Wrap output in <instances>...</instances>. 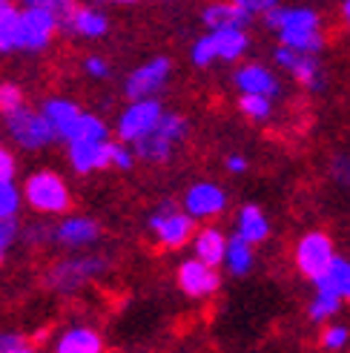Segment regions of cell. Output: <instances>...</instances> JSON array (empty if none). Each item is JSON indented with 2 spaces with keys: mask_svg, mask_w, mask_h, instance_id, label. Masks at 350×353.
Listing matches in <instances>:
<instances>
[{
  "mask_svg": "<svg viewBox=\"0 0 350 353\" xmlns=\"http://www.w3.org/2000/svg\"><path fill=\"white\" fill-rule=\"evenodd\" d=\"M187 58H189V63L196 66V69H209V66L218 61V55H216V43H213V38H209V32L198 34V38L192 41V46H189V52H187Z\"/></svg>",
  "mask_w": 350,
  "mask_h": 353,
  "instance_id": "1f68e13d",
  "label": "cell"
},
{
  "mask_svg": "<svg viewBox=\"0 0 350 353\" xmlns=\"http://www.w3.org/2000/svg\"><path fill=\"white\" fill-rule=\"evenodd\" d=\"M0 353H38V347H34L26 336H21V333L0 330Z\"/></svg>",
  "mask_w": 350,
  "mask_h": 353,
  "instance_id": "8d00e7d4",
  "label": "cell"
},
{
  "mask_svg": "<svg viewBox=\"0 0 350 353\" xmlns=\"http://www.w3.org/2000/svg\"><path fill=\"white\" fill-rule=\"evenodd\" d=\"M342 181L350 187V158H347V170H344V175H342Z\"/></svg>",
  "mask_w": 350,
  "mask_h": 353,
  "instance_id": "f6af8a7d",
  "label": "cell"
},
{
  "mask_svg": "<svg viewBox=\"0 0 350 353\" xmlns=\"http://www.w3.org/2000/svg\"><path fill=\"white\" fill-rule=\"evenodd\" d=\"M23 207V192L14 179H0V219H17Z\"/></svg>",
  "mask_w": 350,
  "mask_h": 353,
  "instance_id": "4dcf8cb0",
  "label": "cell"
},
{
  "mask_svg": "<svg viewBox=\"0 0 350 353\" xmlns=\"http://www.w3.org/2000/svg\"><path fill=\"white\" fill-rule=\"evenodd\" d=\"M21 241H26L29 247L52 244V224H46V221H34V224H29V227H21Z\"/></svg>",
  "mask_w": 350,
  "mask_h": 353,
  "instance_id": "74e56055",
  "label": "cell"
},
{
  "mask_svg": "<svg viewBox=\"0 0 350 353\" xmlns=\"http://www.w3.org/2000/svg\"><path fill=\"white\" fill-rule=\"evenodd\" d=\"M61 32L78 41H101L110 32V14L92 3H75V9L63 17Z\"/></svg>",
  "mask_w": 350,
  "mask_h": 353,
  "instance_id": "2e32d148",
  "label": "cell"
},
{
  "mask_svg": "<svg viewBox=\"0 0 350 353\" xmlns=\"http://www.w3.org/2000/svg\"><path fill=\"white\" fill-rule=\"evenodd\" d=\"M55 353H103V336L92 325H72L55 339Z\"/></svg>",
  "mask_w": 350,
  "mask_h": 353,
  "instance_id": "7402d4cb",
  "label": "cell"
},
{
  "mask_svg": "<svg viewBox=\"0 0 350 353\" xmlns=\"http://www.w3.org/2000/svg\"><path fill=\"white\" fill-rule=\"evenodd\" d=\"M81 69H83V75L92 78V81H107L112 75V63L103 55H86L81 61Z\"/></svg>",
  "mask_w": 350,
  "mask_h": 353,
  "instance_id": "f35d334b",
  "label": "cell"
},
{
  "mask_svg": "<svg viewBox=\"0 0 350 353\" xmlns=\"http://www.w3.org/2000/svg\"><path fill=\"white\" fill-rule=\"evenodd\" d=\"M233 86L238 95H265L278 101L285 95V83L278 78L276 66L261 63V61H241L233 72Z\"/></svg>",
  "mask_w": 350,
  "mask_h": 353,
  "instance_id": "5bb4252c",
  "label": "cell"
},
{
  "mask_svg": "<svg viewBox=\"0 0 350 353\" xmlns=\"http://www.w3.org/2000/svg\"><path fill=\"white\" fill-rule=\"evenodd\" d=\"M227 241H230V236H227L218 224H204L196 230V236H192L189 247H192V256L201 259L204 264H213V268H221L224 264V256H227Z\"/></svg>",
  "mask_w": 350,
  "mask_h": 353,
  "instance_id": "d6986e66",
  "label": "cell"
},
{
  "mask_svg": "<svg viewBox=\"0 0 350 353\" xmlns=\"http://www.w3.org/2000/svg\"><path fill=\"white\" fill-rule=\"evenodd\" d=\"M238 112L253 123H267L276 112V101L265 95H238Z\"/></svg>",
  "mask_w": 350,
  "mask_h": 353,
  "instance_id": "f1b7e54d",
  "label": "cell"
},
{
  "mask_svg": "<svg viewBox=\"0 0 350 353\" xmlns=\"http://www.w3.org/2000/svg\"><path fill=\"white\" fill-rule=\"evenodd\" d=\"M21 192H23V204L34 216L61 219L72 210V190L55 170H34L32 175H26Z\"/></svg>",
  "mask_w": 350,
  "mask_h": 353,
  "instance_id": "3957f363",
  "label": "cell"
},
{
  "mask_svg": "<svg viewBox=\"0 0 350 353\" xmlns=\"http://www.w3.org/2000/svg\"><path fill=\"white\" fill-rule=\"evenodd\" d=\"M3 132L9 135V141L23 150V152H41L46 147L55 144V132H52L49 121L43 118L41 110L29 107V103H23L21 110H14L9 115H3Z\"/></svg>",
  "mask_w": 350,
  "mask_h": 353,
  "instance_id": "8992f818",
  "label": "cell"
},
{
  "mask_svg": "<svg viewBox=\"0 0 350 353\" xmlns=\"http://www.w3.org/2000/svg\"><path fill=\"white\" fill-rule=\"evenodd\" d=\"M101 241V224L92 216L81 213H66L52 224V244H58L61 250H90Z\"/></svg>",
  "mask_w": 350,
  "mask_h": 353,
  "instance_id": "4fadbf2b",
  "label": "cell"
},
{
  "mask_svg": "<svg viewBox=\"0 0 350 353\" xmlns=\"http://www.w3.org/2000/svg\"><path fill=\"white\" fill-rule=\"evenodd\" d=\"M23 103H26V95L21 90V83H12V81L0 83V118L14 112V110H21Z\"/></svg>",
  "mask_w": 350,
  "mask_h": 353,
  "instance_id": "836d02e7",
  "label": "cell"
},
{
  "mask_svg": "<svg viewBox=\"0 0 350 353\" xmlns=\"http://www.w3.org/2000/svg\"><path fill=\"white\" fill-rule=\"evenodd\" d=\"M181 207H184V213L192 216L196 221H216L227 213V207H230V196H227V190L218 184V181H192L187 190H184V196H181Z\"/></svg>",
  "mask_w": 350,
  "mask_h": 353,
  "instance_id": "8fae6325",
  "label": "cell"
},
{
  "mask_svg": "<svg viewBox=\"0 0 350 353\" xmlns=\"http://www.w3.org/2000/svg\"><path fill=\"white\" fill-rule=\"evenodd\" d=\"M175 285L192 302H204V299L216 296L221 290V273L213 264H204L201 259L189 256L178 261V268H175Z\"/></svg>",
  "mask_w": 350,
  "mask_h": 353,
  "instance_id": "7c38bea8",
  "label": "cell"
},
{
  "mask_svg": "<svg viewBox=\"0 0 350 353\" xmlns=\"http://www.w3.org/2000/svg\"><path fill=\"white\" fill-rule=\"evenodd\" d=\"M339 17H342V26L347 29L350 34V0H342V6H339Z\"/></svg>",
  "mask_w": 350,
  "mask_h": 353,
  "instance_id": "b9f144b4",
  "label": "cell"
},
{
  "mask_svg": "<svg viewBox=\"0 0 350 353\" xmlns=\"http://www.w3.org/2000/svg\"><path fill=\"white\" fill-rule=\"evenodd\" d=\"M135 164H138L135 147H132V144H124V141H118V138H112V144H110V167L127 172V170H132Z\"/></svg>",
  "mask_w": 350,
  "mask_h": 353,
  "instance_id": "d6a6232c",
  "label": "cell"
},
{
  "mask_svg": "<svg viewBox=\"0 0 350 353\" xmlns=\"http://www.w3.org/2000/svg\"><path fill=\"white\" fill-rule=\"evenodd\" d=\"M110 270V259L101 253H75V256H63L58 259L52 268L46 270V288L52 293L61 296H72L83 290L86 285H92L101 276H107Z\"/></svg>",
  "mask_w": 350,
  "mask_h": 353,
  "instance_id": "277c9868",
  "label": "cell"
},
{
  "mask_svg": "<svg viewBox=\"0 0 350 353\" xmlns=\"http://www.w3.org/2000/svg\"><path fill=\"white\" fill-rule=\"evenodd\" d=\"M189 130H192V123L184 112L178 110H167L158 121V127H155L147 138H141L135 144V155H138V161H144V164H152V167H164L169 164L175 155H178V150L187 144V138H189Z\"/></svg>",
  "mask_w": 350,
  "mask_h": 353,
  "instance_id": "7a4b0ae2",
  "label": "cell"
},
{
  "mask_svg": "<svg viewBox=\"0 0 350 353\" xmlns=\"http://www.w3.org/2000/svg\"><path fill=\"white\" fill-rule=\"evenodd\" d=\"M273 66L282 69L293 83H299L310 95H322L327 90V69L319 55H307V52H296L278 43L273 49Z\"/></svg>",
  "mask_w": 350,
  "mask_h": 353,
  "instance_id": "52a82bcc",
  "label": "cell"
},
{
  "mask_svg": "<svg viewBox=\"0 0 350 353\" xmlns=\"http://www.w3.org/2000/svg\"><path fill=\"white\" fill-rule=\"evenodd\" d=\"M342 299L330 290V288H322V285H313V296L307 302V319L313 325H327L333 322L336 316L342 313Z\"/></svg>",
  "mask_w": 350,
  "mask_h": 353,
  "instance_id": "d4e9b609",
  "label": "cell"
},
{
  "mask_svg": "<svg viewBox=\"0 0 350 353\" xmlns=\"http://www.w3.org/2000/svg\"><path fill=\"white\" fill-rule=\"evenodd\" d=\"M172 81V61L167 55H152L138 63L124 78V98L141 101V98H161V92Z\"/></svg>",
  "mask_w": 350,
  "mask_h": 353,
  "instance_id": "30bf717a",
  "label": "cell"
},
{
  "mask_svg": "<svg viewBox=\"0 0 350 353\" xmlns=\"http://www.w3.org/2000/svg\"><path fill=\"white\" fill-rule=\"evenodd\" d=\"M233 3L250 17V21H258L267 12H273L276 6H282V0H233Z\"/></svg>",
  "mask_w": 350,
  "mask_h": 353,
  "instance_id": "ab89813d",
  "label": "cell"
},
{
  "mask_svg": "<svg viewBox=\"0 0 350 353\" xmlns=\"http://www.w3.org/2000/svg\"><path fill=\"white\" fill-rule=\"evenodd\" d=\"M336 244L325 230H307L299 236L293 247V264L307 281H316L330 270V264L336 259Z\"/></svg>",
  "mask_w": 350,
  "mask_h": 353,
  "instance_id": "9c48e42d",
  "label": "cell"
},
{
  "mask_svg": "<svg viewBox=\"0 0 350 353\" xmlns=\"http://www.w3.org/2000/svg\"><path fill=\"white\" fill-rule=\"evenodd\" d=\"M319 345H322L325 353H347L350 350V325H344V322L322 325Z\"/></svg>",
  "mask_w": 350,
  "mask_h": 353,
  "instance_id": "f546056e",
  "label": "cell"
},
{
  "mask_svg": "<svg viewBox=\"0 0 350 353\" xmlns=\"http://www.w3.org/2000/svg\"><path fill=\"white\" fill-rule=\"evenodd\" d=\"M41 112L49 121V127H52V132H55V138L66 144L69 135L75 132L81 115H83V107H81L78 101H72V98L55 95V98H46L41 103Z\"/></svg>",
  "mask_w": 350,
  "mask_h": 353,
  "instance_id": "ac0fdd59",
  "label": "cell"
},
{
  "mask_svg": "<svg viewBox=\"0 0 350 353\" xmlns=\"http://www.w3.org/2000/svg\"><path fill=\"white\" fill-rule=\"evenodd\" d=\"M164 103L161 98H141V101H127L124 110L115 118V138L124 144H138L141 138H147L164 115Z\"/></svg>",
  "mask_w": 350,
  "mask_h": 353,
  "instance_id": "ba28073f",
  "label": "cell"
},
{
  "mask_svg": "<svg viewBox=\"0 0 350 353\" xmlns=\"http://www.w3.org/2000/svg\"><path fill=\"white\" fill-rule=\"evenodd\" d=\"M201 23L207 32H213V29H227V26H247L250 29L253 21L233 0H213V3H207L201 9Z\"/></svg>",
  "mask_w": 350,
  "mask_h": 353,
  "instance_id": "603a6c76",
  "label": "cell"
},
{
  "mask_svg": "<svg viewBox=\"0 0 350 353\" xmlns=\"http://www.w3.org/2000/svg\"><path fill=\"white\" fill-rule=\"evenodd\" d=\"M78 0H17V6H23V9H43L49 14H55L58 21L63 23V17L75 9Z\"/></svg>",
  "mask_w": 350,
  "mask_h": 353,
  "instance_id": "e575fe53",
  "label": "cell"
},
{
  "mask_svg": "<svg viewBox=\"0 0 350 353\" xmlns=\"http://www.w3.org/2000/svg\"><path fill=\"white\" fill-rule=\"evenodd\" d=\"M110 138H112L110 123L103 121L101 115L86 112V110H83V115H81V121H78L75 132L69 135V141H110ZM69 141H66V144H69Z\"/></svg>",
  "mask_w": 350,
  "mask_h": 353,
  "instance_id": "83f0119b",
  "label": "cell"
},
{
  "mask_svg": "<svg viewBox=\"0 0 350 353\" xmlns=\"http://www.w3.org/2000/svg\"><path fill=\"white\" fill-rule=\"evenodd\" d=\"M224 170L230 172V175H244L250 170V158L244 155V152H227L224 155Z\"/></svg>",
  "mask_w": 350,
  "mask_h": 353,
  "instance_id": "60d3db41",
  "label": "cell"
},
{
  "mask_svg": "<svg viewBox=\"0 0 350 353\" xmlns=\"http://www.w3.org/2000/svg\"><path fill=\"white\" fill-rule=\"evenodd\" d=\"M270 230H273L270 219L258 204H241L238 207V213L233 219V236H238L244 241H250L253 247H258V244H265L270 239Z\"/></svg>",
  "mask_w": 350,
  "mask_h": 353,
  "instance_id": "ffe728a7",
  "label": "cell"
},
{
  "mask_svg": "<svg viewBox=\"0 0 350 353\" xmlns=\"http://www.w3.org/2000/svg\"><path fill=\"white\" fill-rule=\"evenodd\" d=\"M347 353H350V350H347Z\"/></svg>",
  "mask_w": 350,
  "mask_h": 353,
  "instance_id": "bcb514c9",
  "label": "cell"
},
{
  "mask_svg": "<svg viewBox=\"0 0 350 353\" xmlns=\"http://www.w3.org/2000/svg\"><path fill=\"white\" fill-rule=\"evenodd\" d=\"M110 141H69L66 161L78 175H90L98 170H110Z\"/></svg>",
  "mask_w": 350,
  "mask_h": 353,
  "instance_id": "e0dca14e",
  "label": "cell"
},
{
  "mask_svg": "<svg viewBox=\"0 0 350 353\" xmlns=\"http://www.w3.org/2000/svg\"><path fill=\"white\" fill-rule=\"evenodd\" d=\"M221 268L230 273L233 279L250 276L253 268H256V247L250 241L238 239V236H230V241H227V256H224Z\"/></svg>",
  "mask_w": 350,
  "mask_h": 353,
  "instance_id": "cb8c5ba5",
  "label": "cell"
},
{
  "mask_svg": "<svg viewBox=\"0 0 350 353\" xmlns=\"http://www.w3.org/2000/svg\"><path fill=\"white\" fill-rule=\"evenodd\" d=\"M58 32H61V21L55 14L21 6V52H29V55L46 52L52 41L58 38Z\"/></svg>",
  "mask_w": 350,
  "mask_h": 353,
  "instance_id": "9a60e30c",
  "label": "cell"
},
{
  "mask_svg": "<svg viewBox=\"0 0 350 353\" xmlns=\"http://www.w3.org/2000/svg\"><path fill=\"white\" fill-rule=\"evenodd\" d=\"M21 241V224L17 219H0V264L6 261V256L12 253V247Z\"/></svg>",
  "mask_w": 350,
  "mask_h": 353,
  "instance_id": "d590c367",
  "label": "cell"
},
{
  "mask_svg": "<svg viewBox=\"0 0 350 353\" xmlns=\"http://www.w3.org/2000/svg\"><path fill=\"white\" fill-rule=\"evenodd\" d=\"M107 3H121V6H132V3H138V0H107Z\"/></svg>",
  "mask_w": 350,
  "mask_h": 353,
  "instance_id": "ee69618b",
  "label": "cell"
},
{
  "mask_svg": "<svg viewBox=\"0 0 350 353\" xmlns=\"http://www.w3.org/2000/svg\"><path fill=\"white\" fill-rule=\"evenodd\" d=\"M147 230L155 239V244L164 247V250H181L196 236L198 221L187 216L181 204L167 199L152 207V213L147 216Z\"/></svg>",
  "mask_w": 350,
  "mask_h": 353,
  "instance_id": "5b68a950",
  "label": "cell"
},
{
  "mask_svg": "<svg viewBox=\"0 0 350 353\" xmlns=\"http://www.w3.org/2000/svg\"><path fill=\"white\" fill-rule=\"evenodd\" d=\"M310 285H322V288H330L344 305H350V259L344 256H336L333 264H330V270L325 276H319L316 281H310Z\"/></svg>",
  "mask_w": 350,
  "mask_h": 353,
  "instance_id": "484cf974",
  "label": "cell"
},
{
  "mask_svg": "<svg viewBox=\"0 0 350 353\" xmlns=\"http://www.w3.org/2000/svg\"><path fill=\"white\" fill-rule=\"evenodd\" d=\"M21 52V6H12L0 14V55Z\"/></svg>",
  "mask_w": 350,
  "mask_h": 353,
  "instance_id": "4316f807",
  "label": "cell"
},
{
  "mask_svg": "<svg viewBox=\"0 0 350 353\" xmlns=\"http://www.w3.org/2000/svg\"><path fill=\"white\" fill-rule=\"evenodd\" d=\"M209 38L216 43V55L224 63H241L247 58V52L253 46L247 26H227V29H213Z\"/></svg>",
  "mask_w": 350,
  "mask_h": 353,
  "instance_id": "44dd1931",
  "label": "cell"
},
{
  "mask_svg": "<svg viewBox=\"0 0 350 353\" xmlns=\"http://www.w3.org/2000/svg\"><path fill=\"white\" fill-rule=\"evenodd\" d=\"M14 6V0H0V14H3L6 9H12Z\"/></svg>",
  "mask_w": 350,
  "mask_h": 353,
  "instance_id": "7bdbcfd3",
  "label": "cell"
},
{
  "mask_svg": "<svg viewBox=\"0 0 350 353\" xmlns=\"http://www.w3.org/2000/svg\"><path fill=\"white\" fill-rule=\"evenodd\" d=\"M265 26L276 32V38L282 46L296 49V52H307V55H322L327 46V29H325V17L316 6L310 3H282L273 12H267Z\"/></svg>",
  "mask_w": 350,
  "mask_h": 353,
  "instance_id": "6da1fadb",
  "label": "cell"
}]
</instances>
